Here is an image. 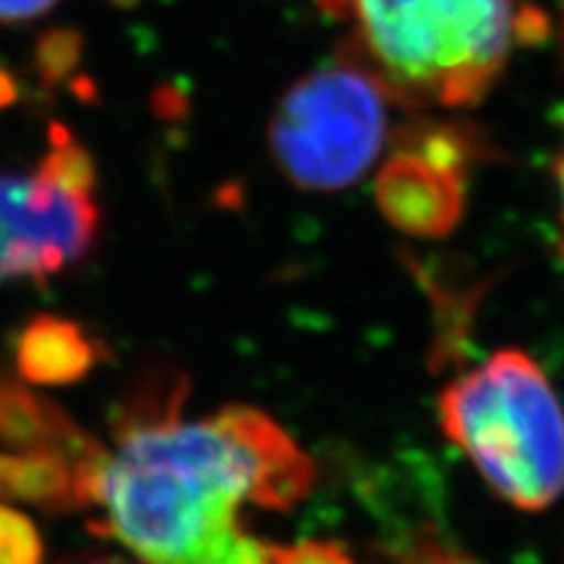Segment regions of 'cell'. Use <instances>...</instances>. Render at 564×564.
<instances>
[{
    "label": "cell",
    "mask_w": 564,
    "mask_h": 564,
    "mask_svg": "<svg viewBox=\"0 0 564 564\" xmlns=\"http://www.w3.org/2000/svg\"><path fill=\"white\" fill-rule=\"evenodd\" d=\"M116 3H133V0H116Z\"/></svg>",
    "instance_id": "5bb4252c"
},
{
    "label": "cell",
    "mask_w": 564,
    "mask_h": 564,
    "mask_svg": "<svg viewBox=\"0 0 564 564\" xmlns=\"http://www.w3.org/2000/svg\"><path fill=\"white\" fill-rule=\"evenodd\" d=\"M91 154L53 126L32 173H0V282L47 280L95 249L100 207Z\"/></svg>",
    "instance_id": "5b68a950"
},
{
    "label": "cell",
    "mask_w": 564,
    "mask_h": 564,
    "mask_svg": "<svg viewBox=\"0 0 564 564\" xmlns=\"http://www.w3.org/2000/svg\"><path fill=\"white\" fill-rule=\"evenodd\" d=\"M350 30L358 63L408 100L465 105L510 58V0H316Z\"/></svg>",
    "instance_id": "7a4b0ae2"
},
{
    "label": "cell",
    "mask_w": 564,
    "mask_h": 564,
    "mask_svg": "<svg viewBox=\"0 0 564 564\" xmlns=\"http://www.w3.org/2000/svg\"><path fill=\"white\" fill-rule=\"evenodd\" d=\"M390 89L364 63H333L295 82L272 116V158L295 186L335 192L369 171L387 137Z\"/></svg>",
    "instance_id": "277c9868"
},
{
    "label": "cell",
    "mask_w": 564,
    "mask_h": 564,
    "mask_svg": "<svg viewBox=\"0 0 564 564\" xmlns=\"http://www.w3.org/2000/svg\"><path fill=\"white\" fill-rule=\"evenodd\" d=\"M45 544L26 514L0 502V564H42Z\"/></svg>",
    "instance_id": "9c48e42d"
},
{
    "label": "cell",
    "mask_w": 564,
    "mask_h": 564,
    "mask_svg": "<svg viewBox=\"0 0 564 564\" xmlns=\"http://www.w3.org/2000/svg\"><path fill=\"white\" fill-rule=\"evenodd\" d=\"M58 0H0V24H24L45 17Z\"/></svg>",
    "instance_id": "8fae6325"
},
{
    "label": "cell",
    "mask_w": 564,
    "mask_h": 564,
    "mask_svg": "<svg viewBox=\"0 0 564 564\" xmlns=\"http://www.w3.org/2000/svg\"><path fill=\"white\" fill-rule=\"evenodd\" d=\"M560 251L564 257V158L560 165Z\"/></svg>",
    "instance_id": "7c38bea8"
},
{
    "label": "cell",
    "mask_w": 564,
    "mask_h": 564,
    "mask_svg": "<svg viewBox=\"0 0 564 564\" xmlns=\"http://www.w3.org/2000/svg\"><path fill=\"white\" fill-rule=\"evenodd\" d=\"M76 564H131V562L118 560V556H91V560H82Z\"/></svg>",
    "instance_id": "4fadbf2b"
},
{
    "label": "cell",
    "mask_w": 564,
    "mask_h": 564,
    "mask_svg": "<svg viewBox=\"0 0 564 564\" xmlns=\"http://www.w3.org/2000/svg\"><path fill=\"white\" fill-rule=\"evenodd\" d=\"M108 449L79 457L63 449L0 453V502H24L45 512L95 507L97 476Z\"/></svg>",
    "instance_id": "8992f818"
},
{
    "label": "cell",
    "mask_w": 564,
    "mask_h": 564,
    "mask_svg": "<svg viewBox=\"0 0 564 564\" xmlns=\"http://www.w3.org/2000/svg\"><path fill=\"white\" fill-rule=\"evenodd\" d=\"M444 436L514 510L544 512L564 494V405L531 352L502 348L436 400Z\"/></svg>",
    "instance_id": "3957f363"
},
{
    "label": "cell",
    "mask_w": 564,
    "mask_h": 564,
    "mask_svg": "<svg viewBox=\"0 0 564 564\" xmlns=\"http://www.w3.org/2000/svg\"><path fill=\"white\" fill-rule=\"evenodd\" d=\"M13 356L24 382L76 384L105 358V345L79 322L55 314H40L13 337Z\"/></svg>",
    "instance_id": "52a82bcc"
},
{
    "label": "cell",
    "mask_w": 564,
    "mask_h": 564,
    "mask_svg": "<svg viewBox=\"0 0 564 564\" xmlns=\"http://www.w3.org/2000/svg\"><path fill=\"white\" fill-rule=\"evenodd\" d=\"M0 442L13 449H63L79 457L102 449L61 405L30 392L9 373H0Z\"/></svg>",
    "instance_id": "ba28073f"
},
{
    "label": "cell",
    "mask_w": 564,
    "mask_h": 564,
    "mask_svg": "<svg viewBox=\"0 0 564 564\" xmlns=\"http://www.w3.org/2000/svg\"><path fill=\"white\" fill-rule=\"evenodd\" d=\"M267 564H358L343 544L308 539L291 546H270Z\"/></svg>",
    "instance_id": "30bf717a"
},
{
    "label": "cell",
    "mask_w": 564,
    "mask_h": 564,
    "mask_svg": "<svg viewBox=\"0 0 564 564\" xmlns=\"http://www.w3.org/2000/svg\"><path fill=\"white\" fill-rule=\"evenodd\" d=\"M181 403L167 392L126 408L97 476L102 514L91 528L147 564H267L270 544L238 510L299 505L314 484L312 457L259 408L183 421Z\"/></svg>",
    "instance_id": "6da1fadb"
}]
</instances>
